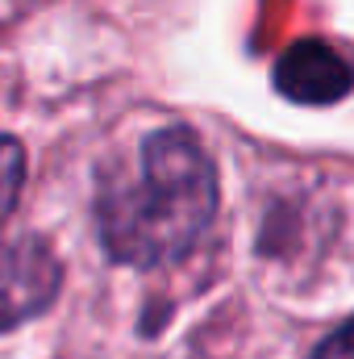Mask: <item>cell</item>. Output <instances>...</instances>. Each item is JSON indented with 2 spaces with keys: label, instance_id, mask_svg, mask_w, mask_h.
<instances>
[{
  "label": "cell",
  "instance_id": "cell-1",
  "mask_svg": "<svg viewBox=\"0 0 354 359\" xmlns=\"http://www.w3.org/2000/svg\"><path fill=\"white\" fill-rule=\"evenodd\" d=\"M217 213V172L200 138L183 126L142 142L134 180H104L96 196V230L104 251L129 268L183 259Z\"/></svg>",
  "mask_w": 354,
  "mask_h": 359
},
{
  "label": "cell",
  "instance_id": "cell-3",
  "mask_svg": "<svg viewBox=\"0 0 354 359\" xmlns=\"http://www.w3.org/2000/svg\"><path fill=\"white\" fill-rule=\"evenodd\" d=\"M275 88L300 104H334L354 88V67L346 55H338L330 42H296L279 67H275Z\"/></svg>",
  "mask_w": 354,
  "mask_h": 359
},
{
  "label": "cell",
  "instance_id": "cell-2",
  "mask_svg": "<svg viewBox=\"0 0 354 359\" xmlns=\"http://www.w3.org/2000/svg\"><path fill=\"white\" fill-rule=\"evenodd\" d=\"M63 284L55 251L38 234H13L0 243V330L42 313Z\"/></svg>",
  "mask_w": 354,
  "mask_h": 359
},
{
  "label": "cell",
  "instance_id": "cell-5",
  "mask_svg": "<svg viewBox=\"0 0 354 359\" xmlns=\"http://www.w3.org/2000/svg\"><path fill=\"white\" fill-rule=\"evenodd\" d=\"M313 359H354V318L342 330H334V334L313 351Z\"/></svg>",
  "mask_w": 354,
  "mask_h": 359
},
{
  "label": "cell",
  "instance_id": "cell-4",
  "mask_svg": "<svg viewBox=\"0 0 354 359\" xmlns=\"http://www.w3.org/2000/svg\"><path fill=\"white\" fill-rule=\"evenodd\" d=\"M21 184H25V147L17 138H0V226L17 209Z\"/></svg>",
  "mask_w": 354,
  "mask_h": 359
}]
</instances>
